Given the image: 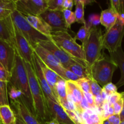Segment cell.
Returning <instances> with one entry per match:
<instances>
[{"label":"cell","instance_id":"obj_43","mask_svg":"<svg viewBox=\"0 0 124 124\" xmlns=\"http://www.w3.org/2000/svg\"><path fill=\"white\" fill-rule=\"evenodd\" d=\"M84 94L86 100L89 104L90 108L93 109V110L96 108L95 103H94V96L93 95V94L92 93H84Z\"/></svg>","mask_w":124,"mask_h":124},{"label":"cell","instance_id":"obj_35","mask_svg":"<svg viewBox=\"0 0 124 124\" xmlns=\"http://www.w3.org/2000/svg\"><path fill=\"white\" fill-rule=\"evenodd\" d=\"M8 94L11 101H13L24 96L21 91L17 89L13 86L11 85L10 84H9V87H8Z\"/></svg>","mask_w":124,"mask_h":124},{"label":"cell","instance_id":"obj_18","mask_svg":"<svg viewBox=\"0 0 124 124\" xmlns=\"http://www.w3.org/2000/svg\"><path fill=\"white\" fill-rule=\"evenodd\" d=\"M0 40L6 41L15 47L14 24L11 16L3 20L0 19Z\"/></svg>","mask_w":124,"mask_h":124},{"label":"cell","instance_id":"obj_11","mask_svg":"<svg viewBox=\"0 0 124 124\" xmlns=\"http://www.w3.org/2000/svg\"><path fill=\"white\" fill-rule=\"evenodd\" d=\"M14 35L15 47L18 54L24 61L32 64L35 53L33 48L15 24Z\"/></svg>","mask_w":124,"mask_h":124},{"label":"cell","instance_id":"obj_5","mask_svg":"<svg viewBox=\"0 0 124 124\" xmlns=\"http://www.w3.org/2000/svg\"><path fill=\"white\" fill-rule=\"evenodd\" d=\"M51 39L59 48L69 53L71 56L84 62L88 67L82 47L76 42L75 38H73L67 31H53Z\"/></svg>","mask_w":124,"mask_h":124},{"label":"cell","instance_id":"obj_37","mask_svg":"<svg viewBox=\"0 0 124 124\" xmlns=\"http://www.w3.org/2000/svg\"><path fill=\"white\" fill-rule=\"evenodd\" d=\"M75 82L84 93H91L90 80L88 78L79 79L78 81H75Z\"/></svg>","mask_w":124,"mask_h":124},{"label":"cell","instance_id":"obj_13","mask_svg":"<svg viewBox=\"0 0 124 124\" xmlns=\"http://www.w3.org/2000/svg\"><path fill=\"white\" fill-rule=\"evenodd\" d=\"M39 16L51 27L53 31H68L69 30L62 11L51 10L47 8Z\"/></svg>","mask_w":124,"mask_h":124},{"label":"cell","instance_id":"obj_51","mask_svg":"<svg viewBox=\"0 0 124 124\" xmlns=\"http://www.w3.org/2000/svg\"><path fill=\"white\" fill-rule=\"evenodd\" d=\"M103 124H111L110 123V122L108 121V120L106 119V120H104V122H103Z\"/></svg>","mask_w":124,"mask_h":124},{"label":"cell","instance_id":"obj_23","mask_svg":"<svg viewBox=\"0 0 124 124\" xmlns=\"http://www.w3.org/2000/svg\"><path fill=\"white\" fill-rule=\"evenodd\" d=\"M79 115L81 124H103L104 120L96 109H87Z\"/></svg>","mask_w":124,"mask_h":124},{"label":"cell","instance_id":"obj_3","mask_svg":"<svg viewBox=\"0 0 124 124\" xmlns=\"http://www.w3.org/2000/svg\"><path fill=\"white\" fill-rule=\"evenodd\" d=\"M8 84L21 91L29 102L30 109L33 112V99L29 87L27 72L24 65V60L18 53L16 55L15 64L11 73L10 79Z\"/></svg>","mask_w":124,"mask_h":124},{"label":"cell","instance_id":"obj_46","mask_svg":"<svg viewBox=\"0 0 124 124\" xmlns=\"http://www.w3.org/2000/svg\"><path fill=\"white\" fill-rule=\"evenodd\" d=\"M111 124H120L121 122L119 115H113L108 119Z\"/></svg>","mask_w":124,"mask_h":124},{"label":"cell","instance_id":"obj_20","mask_svg":"<svg viewBox=\"0 0 124 124\" xmlns=\"http://www.w3.org/2000/svg\"><path fill=\"white\" fill-rule=\"evenodd\" d=\"M35 56L37 59L38 62L39 64L40 65L41 70H42V73H43L44 75L45 78L47 80V82H48V85H50V88L53 90V93H54V96L55 95V85L56 84L57 82L59 81V80L62 79V78L59 76V75L56 73L54 71L50 69L48 66L44 64L43 61L39 58L37 56V54L35 53Z\"/></svg>","mask_w":124,"mask_h":124},{"label":"cell","instance_id":"obj_1","mask_svg":"<svg viewBox=\"0 0 124 124\" xmlns=\"http://www.w3.org/2000/svg\"><path fill=\"white\" fill-rule=\"evenodd\" d=\"M24 63L27 72L29 87L33 99V112L44 124L52 119L48 111L46 98L37 78L33 64L24 61Z\"/></svg>","mask_w":124,"mask_h":124},{"label":"cell","instance_id":"obj_44","mask_svg":"<svg viewBox=\"0 0 124 124\" xmlns=\"http://www.w3.org/2000/svg\"><path fill=\"white\" fill-rule=\"evenodd\" d=\"M64 75H65V81H71L75 82V81H78L79 79V78L77 75H76L75 73H73L71 72L70 70H67V69H65Z\"/></svg>","mask_w":124,"mask_h":124},{"label":"cell","instance_id":"obj_33","mask_svg":"<svg viewBox=\"0 0 124 124\" xmlns=\"http://www.w3.org/2000/svg\"><path fill=\"white\" fill-rule=\"evenodd\" d=\"M62 12L64 16V18H65V23H66L67 25V27L70 29L71 24L76 22V18L75 12L70 10L67 9H64L62 11Z\"/></svg>","mask_w":124,"mask_h":124},{"label":"cell","instance_id":"obj_31","mask_svg":"<svg viewBox=\"0 0 124 124\" xmlns=\"http://www.w3.org/2000/svg\"><path fill=\"white\" fill-rule=\"evenodd\" d=\"M88 78L90 80L91 93L93 94V95L94 96V97L99 95V94L101 93L102 91V87L99 85V84L92 78V76H91L90 75V72L89 75H88Z\"/></svg>","mask_w":124,"mask_h":124},{"label":"cell","instance_id":"obj_29","mask_svg":"<svg viewBox=\"0 0 124 124\" xmlns=\"http://www.w3.org/2000/svg\"><path fill=\"white\" fill-rule=\"evenodd\" d=\"M110 6L118 13V19L124 25V0H111Z\"/></svg>","mask_w":124,"mask_h":124},{"label":"cell","instance_id":"obj_7","mask_svg":"<svg viewBox=\"0 0 124 124\" xmlns=\"http://www.w3.org/2000/svg\"><path fill=\"white\" fill-rule=\"evenodd\" d=\"M124 36V25L118 19L115 25L103 35L104 48L108 50L110 53L116 52L121 47Z\"/></svg>","mask_w":124,"mask_h":124},{"label":"cell","instance_id":"obj_8","mask_svg":"<svg viewBox=\"0 0 124 124\" xmlns=\"http://www.w3.org/2000/svg\"><path fill=\"white\" fill-rule=\"evenodd\" d=\"M38 44H39L42 47L49 51L52 54H53L65 69H67L69 65L72 64H75V63L81 64L88 69L87 65L84 62L81 61L79 59L71 56L69 53L59 48L52 40L41 41Z\"/></svg>","mask_w":124,"mask_h":124},{"label":"cell","instance_id":"obj_39","mask_svg":"<svg viewBox=\"0 0 124 124\" xmlns=\"http://www.w3.org/2000/svg\"><path fill=\"white\" fill-rule=\"evenodd\" d=\"M11 75L0 62V81L9 83Z\"/></svg>","mask_w":124,"mask_h":124},{"label":"cell","instance_id":"obj_34","mask_svg":"<svg viewBox=\"0 0 124 124\" xmlns=\"http://www.w3.org/2000/svg\"><path fill=\"white\" fill-rule=\"evenodd\" d=\"M113 115H115L113 107L112 106H110L107 101H106L104 102L102 108V117L103 120L104 121V120L108 119L110 116Z\"/></svg>","mask_w":124,"mask_h":124},{"label":"cell","instance_id":"obj_28","mask_svg":"<svg viewBox=\"0 0 124 124\" xmlns=\"http://www.w3.org/2000/svg\"><path fill=\"white\" fill-rule=\"evenodd\" d=\"M75 6V14L76 16V22L79 24L85 25L86 21L84 18L85 4L83 0H75L74 1Z\"/></svg>","mask_w":124,"mask_h":124},{"label":"cell","instance_id":"obj_14","mask_svg":"<svg viewBox=\"0 0 124 124\" xmlns=\"http://www.w3.org/2000/svg\"><path fill=\"white\" fill-rule=\"evenodd\" d=\"M16 53V50L14 46L0 40V62L10 75L15 64Z\"/></svg>","mask_w":124,"mask_h":124},{"label":"cell","instance_id":"obj_47","mask_svg":"<svg viewBox=\"0 0 124 124\" xmlns=\"http://www.w3.org/2000/svg\"><path fill=\"white\" fill-rule=\"evenodd\" d=\"M74 5H75V3H74V1H73V0H64L63 6H64V9L71 10Z\"/></svg>","mask_w":124,"mask_h":124},{"label":"cell","instance_id":"obj_48","mask_svg":"<svg viewBox=\"0 0 124 124\" xmlns=\"http://www.w3.org/2000/svg\"><path fill=\"white\" fill-rule=\"evenodd\" d=\"M16 121L15 124H25V123L23 121V120L19 117V116L16 113Z\"/></svg>","mask_w":124,"mask_h":124},{"label":"cell","instance_id":"obj_45","mask_svg":"<svg viewBox=\"0 0 124 124\" xmlns=\"http://www.w3.org/2000/svg\"><path fill=\"white\" fill-rule=\"evenodd\" d=\"M104 102H105V101H104V99H102L101 94H99V95L97 96L94 97V103H95L96 107L97 108H102V107Z\"/></svg>","mask_w":124,"mask_h":124},{"label":"cell","instance_id":"obj_6","mask_svg":"<svg viewBox=\"0 0 124 124\" xmlns=\"http://www.w3.org/2000/svg\"><path fill=\"white\" fill-rule=\"evenodd\" d=\"M10 16L13 24L20 30L33 48L41 41L51 40L35 30L29 24L24 16L16 10L12 13Z\"/></svg>","mask_w":124,"mask_h":124},{"label":"cell","instance_id":"obj_2","mask_svg":"<svg viewBox=\"0 0 124 124\" xmlns=\"http://www.w3.org/2000/svg\"><path fill=\"white\" fill-rule=\"evenodd\" d=\"M82 47L84 52L88 69H90L102 56L101 51L104 47L101 29L98 27H91L88 36L82 43Z\"/></svg>","mask_w":124,"mask_h":124},{"label":"cell","instance_id":"obj_10","mask_svg":"<svg viewBox=\"0 0 124 124\" xmlns=\"http://www.w3.org/2000/svg\"><path fill=\"white\" fill-rule=\"evenodd\" d=\"M11 102L16 110V114L25 124H44L31 111L30 107H28L29 102L25 96L13 101H11Z\"/></svg>","mask_w":124,"mask_h":124},{"label":"cell","instance_id":"obj_53","mask_svg":"<svg viewBox=\"0 0 124 124\" xmlns=\"http://www.w3.org/2000/svg\"><path fill=\"white\" fill-rule=\"evenodd\" d=\"M124 124V121H122V122H121V124Z\"/></svg>","mask_w":124,"mask_h":124},{"label":"cell","instance_id":"obj_26","mask_svg":"<svg viewBox=\"0 0 124 124\" xmlns=\"http://www.w3.org/2000/svg\"><path fill=\"white\" fill-rule=\"evenodd\" d=\"M66 81L62 79L57 82L55 85V95L59 104L67 101Z\"/></svg>","mask_w":124,"mask_h":124},{"label":"cell","instance_id":"obj_15","mask_svg":"<svg viewBox=\"0 0 124 124\" xmlns=\"http://www.w3.org/2000/svg\"><path fill=\"white\" fill-rule=\"evenodd\" d=\"M46 102L52 119L56 120L60 124H75L60 104L50 99H46Z\"/></svg>","mask_w":124,"mask_h":124},{"label":"cell","instance_id":"obj_52","mask_svg":"<svg viewBox=\"0 0 124 124\" xmlns=\"http://www.w3.org/2000/svg\"><path fill=\"white\" fill-rule=\"evenodd\" d=\"M121 96H122V98H123V99L124 100V92H122V93H121Z\"/></svg>","mask_w":124,"mask_h":124},{"label":"cell","instance_id":"obj_40","mask_svg":"<svg viewBox=\"0 0 124 124\" xmlns=\"http://www.w3.org/2000/svg\"><path fill=\"white\" fill-rule=\"evenodd\" d=\"M102 90L108 94H113V93H117V87L116 85L113 84L112 82L108 84L105 85L104 87H102Z\"/></svg>","mask_w":124,"mask_h":124},{"label":"cell","instance_id":"obj_9","mask_svg":"<svg viewBox=\"0 0 124 124\" xmlns=\"http://www.w3.org/2000/svg\"><path fill=\"white\" fill-rule=\"evenodd\" d=\"M16 10L23 15L39 16L48 8L47 0H16Z\"/></svg>","mask_w":124,"mask_h":124},{"label":"cell","instance_id":"obj_19","mask_svg":"<svg viewBox=\"0 0 124 124\" xmlns=\"http://www.w3.org/2000/svg\"><path fill=\"white\" fill-rule=\"evenodd\" d=\"M24 17L35 30L51 39L52 33L53 32L52 29L43 19L40 16L32 15H25Z\"/></svg>","mask_w":124,"mask_h":124},{"label":"cell","instance_id":"obj_27","mask_svg":"<svg viewBox=\"0 0 124 124\" xmlns=\"http://www.w3.org/2000/svg\"><path fill=\"white\" fill-rule=\"evenodd\" d=\"M67 69L77 75L79 79L88 78L90 73L89 69L78 63L71 64Z\"/></svg>","mask_w":124,"mask_h":124},{"label":"cell","instance_id":"obj_32","mask_svg":"<svg viewBox=\"0 0 124 124\" xmlns=\"http://www.w3.org/2000/svg\"><path fill=\"white\" fill-rule=\"evenodd\" d=\"M64 0H47L48 9L62 12L64 10Z\"/></svg>","mask_w":124,"mask_h":124},{"label":"cell","instance_id":"obj_17","mask_svg":"<svg viewBox=\"0 0 124 124\" xmlns=\"http://www.w3.org/2000/svg\"><path fill=\"white\" fill-rule=\"evenodd\" d=\"M33 66L34 69H35L37 78L38 79L40 85H41V88H42V90H43L46 99H50V100L59 104V102H58V99H57V98L54 96L53 90H52V88H50V85H48L46 79L45 78L44 75L42 70H41V67H40L39 64L36 58H35V53H34Z\"/></svg>","mask_w":124,"mask_h":124},{"label":"cell","instance_id":"obj_49","mask_svg":"<svg viewBox=\"0 0 124 124\" xmlns=\"http://www.w3.org/2000/svg\"><path fill=\"white\" fill-rule=\"evenodd\" d=\"M44 124H60L56 120L54 119H52L50 121H48V122H45Z\"/></svg>","mask_w":124,"mask_h":124},{"label":"cell","instance_id":"obj_30","mask_svg":"<svg viewBox=\"0 0 124 124\" xmlns=\"http://www.w3.org/2000/svg\"><path fill=\"white\" fill-rule=\"evenodd\" d=\"M8 83L0 81V105H9L8 99Z\"/></svg>","mask_w":124,"mask_h":124},{"label":"cell","instance_id":"obj_38","mask_svg":"<svg viewBox=\"0 0 124 124\" xmlns=\"http://www.w3.org/2000/svg\"><path fill=\"white\" fill-rule=\"evenodd\" d=\"M99 24H101L100 21V16L98 15L92 14L88 18V22L86 21V24L85 25L90 29L93 27H97Z\"/></svg>","mask_w":124,"mask_h":124},{"label":"cell","instance_id":"obj_41","mask_svg":"<svg viewBox=\"0 0 124 124\" xmlns=\"http://www.w3.org/2000/svg\"><path fill=\"white\" fill-rule=\"evenodd\" d=\"M122 98L121 96V93H119L118 92L115 93H113V94H110L108 95V97L107 98V102H108L109 105L110 106H112L117 101H118L121 98Z\"/></svg>","mask_w":124,"mask_h":124},{"label":"cell","instance_id":"obj_42","mask_svg":"<svg viewBox=\"0 0 124 124\" xmlns=\"http://www.w3.org/2000/svg\"><path fill=\"white\" fill-rule=\"evenodd\" d=\"M124 100L123 98H121L118 101L116 102L113 105V107L114 109V112H115V115H120L122 111V108H123L124 106Z\"/></svg>","mask_w":124,"mask_h":124},{"label":"cell","instance_id":"obj_36","mask_svg":"<svg viewBox=\"0 0 124 124\" xmlns=\"http://www.w3.org/2000/svg\"><path fill=\"white\" fill-rule=\"evenodd\" d=\"M90 29L87 27L85 25H83L79 30L78 32L76 33V36H75V39H78L79 41H81L82 44L85 41L86 38L88 36V33H89Z\"/></svg>","mask_w":124,"mask_h":124},{"label":"cell","instance_id":"obj_21","mask_svg":"<svg viewBox=\"0 0 124 124\" xmlns=\"http://www.w3.org/2000/svg\"><path fill=\"white\" fill-rule=\"evenodd\" d=\"M119 15L111 6L101 12L100 15L101 24L105 27L106 31L110 30L115 25L118 19Z\"/></svg>","mask_w":124,"mask_h":124},{"label":"cell","instance_id":"obj_25","mask_svg":"<svg viewBox=\"0 0 124 124\" xmlns=\"http://www.w3.org/2000/svg\"><path fill=\"white\" fill-rule=\"evenodd\" d=\"M16 10L14 0H0V19L3 20L9 18Z\"/></svg>","mask_w":124,"mask_h":124},{"label":"cell","instance_id":"obj_50","mask_svg":"<svg viewBox=\"0 0 124 124\" xmlns=\"http://www.w3.org/2000/svg\"><path fill=\"white\" fill-rule=\"evenodd\" d=\"M120 118H121V122L122 121H124V106H123V108H122V111H121V114H120Z\"/></svg>","mask_w":124,"mask_h":124},{"label":"cell","instance_id":"obj_4","mask_svg":"<svg viewBox=\"0 0 124 124\" xmlns=\"http://www.w3.org/2000/svg\"><path fill=\"white\" fill-rule=\"evenodd\" d=\"M117 68L110 57L104 54L88 69L92 78L103 87L112 82L113 73Z\"/></svg>","mask_w":124,"mask_h":124},{"label":"cell","instance_id":"obj_22","mask_svg":"<svg viewBox=\"0 0 124 124\" xmlns=\"http://www.w3.org/2000/svg\"><path fill=\"white\" fill-rule=\"evenodd\" d=\"M110 58L121 70V78L116 85L118 88L124 85V52L122 47H119L116 52L110 53Z\"/></svg>","mask_w":124,"mask_h":124},{"label":"cell","instance_id":"obj_16","mask_svg":"<svg viewBox=\"0 0 124 124\" xmlns=\"http://www.w3.org/2000/svg\"><path fill=\"white\" fill-rule=\"evenodd\" d=\"M67 98L68 100L73 102L76 106V112L80 115L81 104L84 98V92L75 81H67Z\"/></svg>","mask_w":124,"mask_h":124},{"label":"cell","instance_id":"obj_24","mask_svg":"<svg viewBox=\"0 0 124 124\" xmlns=\"http://www.w3.org/2000/svg\"><path fill=\"white\" fill-rule=\"evenodd\" d=\"M16 115L9 105H0V124H15Z\"/></svg>","mask_w":124,"mask_h":124},{"label":"cell","instance_id":"obj_12","mask_svg":"<svg viewBox=\"0 0 124 124\" xmlns=\"http://www.w3.org/2000/svg\"><path fill=\"white\" fill-rule=\"evenodd\" d=\"M33 50L38 56L44 62L47 66L55 71L63 79L65 80L64 73L66 69L61 65L60 62L53 54L39 44L36 45L33 48Z\"/></svg>","mask_w":124,"mask_h":124}]
</instances>
